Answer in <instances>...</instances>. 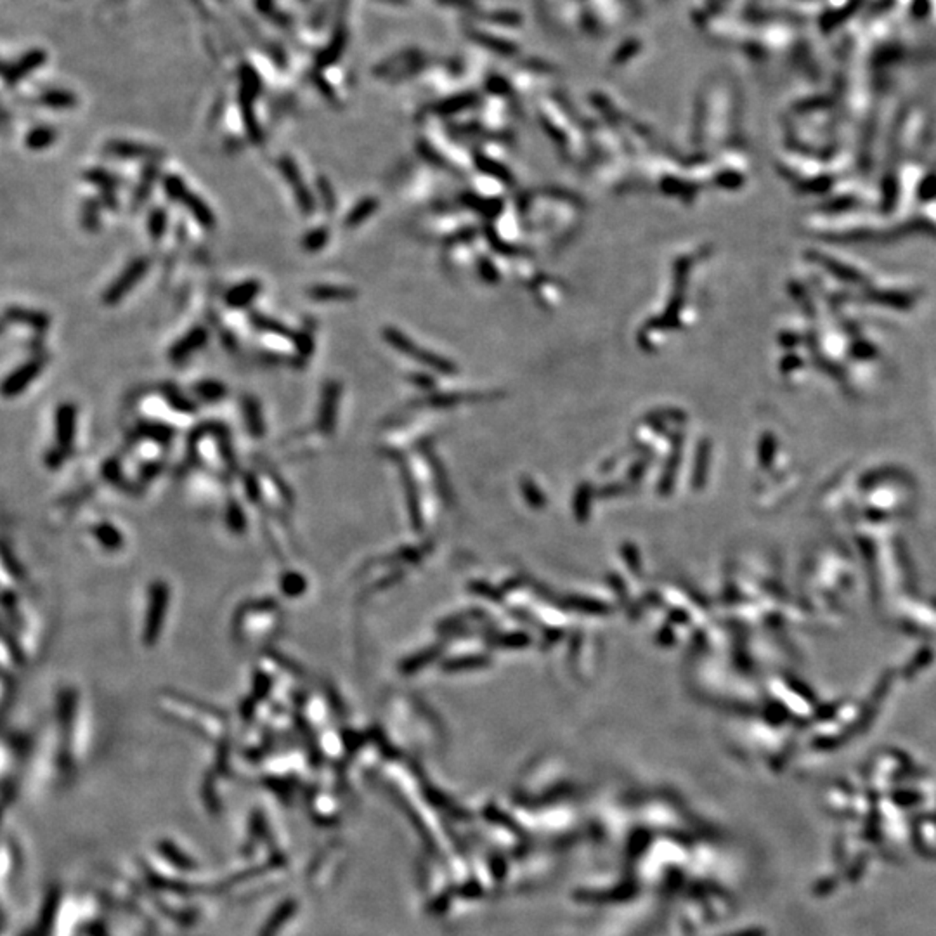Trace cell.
<instances>
[{
    "label": "cell",
    "mask_w": 936,
    "mask_h": 936,
    "mask_svg": "<svg viewBox=\"0 0 936 936\" xmlns=\"http://www.w3.org/2000/svg\"><path fill=\"white\" fill-rule=\"evenodd\" d=\"M54 432L58 448L51 449L47 461L51 465L61 463L63 454L71 451L77 434V406L73 403H61L54 413Z\"/></svg>",
    "instance_id": "obj_1"
},
{
    "label": "cell",
    "mask_w": 936,
    "mask_h": 936,
    "mask_svg": "<svg viewBox=\"0 0 936 936\" xmlns=\"http://www.w3.org/2000/svg\"><path fill=\"white\" fill-rule=\"evenodd\" d=\"M151 262L147 257H135L134 260H130L127 267L116 276L115 281L102 291V304L108 307L118 305L134 290L135 285L141 281L144 276L147 274Z\"/></svg>",
    "instance_id": "obj_2"
},
{
    "label": "cell",
    "mask_w": 936,
    "mask_h": 936,
    "mask_svg": "<svg viewBox=\"0 0 936 936\" xmlns=\"http://www.w3.org/2000/svg\"><path fill=\"white\" fill-rule=\"evenodd\" d=\"M278 169L279 172H281L283 179H285L286 184L290 186L291 193H293L298 210H300L305 217L312 215L317 207L316 195H314L312 189L309 188V184L305 183L304 177H302V172L300 169H298L297 162H295L290 154H283V157H279L278 160Z\"/></svg>",
    "instance_id": "obj_3"
},
{
    "label": "cell",
    "mask_w": 936,
    "mask_h": 936,
    "mask_svg": "<svg viewBox=\"0 0 936 936\" xmlns=\"http://www.w3.org/2000/svg\"><path fill=\"white\" fill-rule=\"evenodd\" d=\"M45 367V359L37 355V358L28 359L23 365H20L16 370L11 371L6 378H4L2 384V394L4 397L7 399H13V397H18L20 394L25 392L33 382L39 378V375L44 371Z\"/></svg>",
    "instance_id": "obj_4"
},
{
    "label": "cell",
    "mask_w": 936,
    "mask_h": 936,
    "mask_svg": "<svg viewBox=\"0 0 936 936\" xmlns=\"http://www.w3.org/2000/svg\"><path fill=\"white\" fill-rule=\"evenodd\" d=\"M104 153L109 157L122 158V160H146L158 162L163 157V151L147 144L127 141V139H111L104 144Z\"/></svg>",
    "instance_id": "obj_5"
},
{
    "label": "cell",
    "mask_w": 936,
    "mask_h": 936,
    "mask_svg": "<svg viewBox=\"0 0 936 936\" xmlns=\"http://www.w3.org/2000/svg\"><path fill=\"white\" fill-rule=\"evenodd\" d=\"M208 329L202 324L193 326L191 329L184 333L179 340L172 344L169 348V359L172 363H184L186 359L191 358L193 354H196L198 351L208 344Z\"/></svg>",
    "instance_id": "obj_6"
},
{
    "label": "cell",
    "mask_w": 936,
    "mask_h": 936,
    "mask_svg": "<svg viewBox=\"0 0 936 936\" xmlns=\"http://www.w3.org/2000/svg\"><path fill=\"white\" fill-rule=\"evenodd\" d=\"M340 394H342V387L335 380H329L321 392V403L320 409H317V428L323 434H332L335 430Z\"/></svg>",
    "instance_id": "obj_7"
},
{
    "label": "cell",
    "mask_w": 936,
    "mask_h": 936,
    "mask_svg": "<svg viewBox=\"0 0 936 936\" xmlns=\"http://www.w3.org/2000/svg\"><path fill=\"white\" fill-rule=\"evenodd\" d=\"M4 317H6V323L25 326V328H30L32 332L39 333V335L47 332L49 326H51L49 314H45L44 310L28 309V307L23 305H9L6 312H4Z\"/></svg>",
    "instance_id": "obj_8"
},
{
    "label": "cell",
    "mask_w": 936,
    "mask_h": 936,
    "mask_svg": "<svg viewBox=\"0 0 936 936\" xmlns=\"http://www.w3.org/2000/svg\"><path fill=\"white\" fill-rule=\"evenodd\" d=\"M384 336H385V340H387V342L390 344V346H392L394 348H397V351H401L403 354L411 355V358H418L420 361L425 363V365H432V366L437 367V370H441V371H451V370H453L449 363L441 361V359H437V358H432L428 352L420 351L418 347L413 346L411 340H409L408 336L404 335V333H401L399 329L385 328Z\"/></svg>",
    "instance_id": "obj_9"
},
{
    "label": "cell",
    "mask_w": 936,
    "mask_h": 936,
    "mask_svg": "<svg viewBox=\"0 0 936 936\" xmlns=\"http://www.w3.org/2000/svg\"><path fill=\"white\" fill-rule=\"evenodd\" d=\"M260 291H262L260 281H257V279H246V281L238 283V285L231 286L229 290L226 291L224 304L233 310L246 309V307L253 304V300L259 297Z\"/></svg>",
    "instance_id": "obj_10"
},
{
    "label": "cell",
    "mask_w": 936,
    "mask_h": 936,
    "mask_svg": "<svg viewBox=\"0 0 936 936\" xmlns=\"http://www.w3.org/2000/svg\"><path fill=\"white\" fill-rule=\"evenodd\" d=\"M181 205H183L186 210L189 212V215H191L203 229L207 231L215 229V226H217V219H215V214L214 210H212L210 205L205 202L202 196L196 195V193L188 191L183 196V200H181Z\"/></svg>",
    "instance_id": "obj_11"
},
{
    "label": "cell",
    "mask_w": 936,
    "mask_h": 936,
    "mask_svg": "<svg viewBox=\"0 0 936 936\" xmlns=\"http://www.w3.org/2000/svg\"><path fill=\"white\" fill-rule=\"evenodd\" d=\"M160 166H158V162H150L144 165L141 177H139V183L135 186L134 193H132V208L138 210L141 208L144 203L150 200L151 193H153L154 184L158 183L160 179Z\"/></svg>",
    "instance_id": "obj_12"
},
{
    "label": "cell",
    "mask_w": 936,
    "mask_h": 936,
    "mask_svg": "<svg viewBox=\"0 0 936 936\" xmlns=\"http://www.w3.org/2000/svg\"><path fill=\"white\" fill-rule=\"evenodd\" d=\"M314 302H351L358 297V291L351 286L340 285H314L307 290Z\"/></svg>",
    "instance_id": "obj_13"
},
{
    "label": "cell",
    "mask_w": 936,
    "mask_h": 936,
    "mask_svg": "<svg viewBox=\"0 0 936 936\" xmlns=\"http://www.w3.org/2000/svg\"><path fill=\"white\" fill-rule=\"evenodd\" d=\"M241 411H243L246 430H248L253 437L257 439L262 437L265 434V420L259 401H257L253 396H245L243 399H241Z\"/></svg>",
    "instance_id": "obj_14"
},
{
    "label": "cell",
    "mask_w": 936,
    "mask_h": 936,
    "mask_svg": "<svg viewBox=\"0 0 936 936\" xmlns=\"http://www.w3.org/2000/svg\"><path fill=\"white\" fill-rule=\"evenodd\" d=\"M193 397L202 403H208L214 404L219 403V401L226 399L227 396V387L226 384H222L221 380H214V378H203V380H198L196 384H193L191 387Z\"/></svg>",
    "instance_id": "obj_15"
},
{
    "label": "cell",
    "mask_w": 936,
    "mask_h": 936,
    "mask_svg": "<svg viewBox=\"0 0 936 936\" xmlns=\"http://www.w3.org/2000/svg\"><path fill=\"white\" fill-rule=\"evenodd\" d=\"M250 323H252L253 328L259 329V332L267 333V335L279 336V339L291 340V336H293V333H295V329H291L290 326H286L285 323H281V321L276 320V317H271V316H267V314H262V312H252V314H250Z\"/></svg>",
    "instance_id": "obj_16"
},
{
    "label": "cell",
    "mask_w": 936,
    "mask_h": 936,
    "mask_svg": "<svg viewBox=\"0 0 936 936\" xmlns=\"http://www.w3.org/2000/svg\"><path fill=\"white\" fill-rule=\"evenodd\" d=\"M56 139H58V132L54 128L49 127V125H37V127L30 128L26 132L23 142H25L26 150L30 151H45L56 142Z\"/></svg>",
    "instance_id": "obj_17"
},
{
    "label": "cell",
    "mask_w": 936,
    "mask_h": 936,
    "mask_svg": "<svg viewBox=\"0 0 936 936\" xmlns=\"http://www.w3.org/2000/svg\"><path fill=\"white\" fill-rule=\"evenodd\" d=\"M162 396L165 397L166 404L174 409V411L184 413V415H195L198 411V406H196L195 401L191 397H188L186 394L181 390L177 385L174 384H165L162 387Z\"/></svg>",
    "instance_id": "obj_18"
},
{
    "label": "cell",
    "mask_w": 936,
    "mask_h": 936,
    "mask_svg": "<svg viewBox=\"0 0 936 936\" xmlns=\"http://www.w3.org/2000/svg\"><path fill=\"white\" fill-rule=\"evenodd\" d=\"M39 104L44 108L63 111V109H71L77 106V96L70 90L49 89L39 96Z\"/></svg>",
    "instance_id": "obj_19"
},
{
    "label": "cell",
    "mask_w": 936,
    "mask_h": 936,
    "mask_svg": "<svg viewBox=\"0 0 936 936\" xmlns=\"http://www.w3.org/2000/svg\"><path fill=\"white\" fill-rule=\"evenodd\" d=\"M291 346H293L295 351V358H297L298 365H305L314 354V348H316V342H314V335L309 332V329H297L291 336Z\"/></svg>",
    "instance_id": "obj_20"
},
{
    "label": "cell",
    "mask_w": 936,
    "mask_h": 936,
    "mask_svg": "<svg viewBox=\"0 0 936 936\" xmlns=\"http://www.w3.org/2000/svg\"><path fill=\"white\" fill-rule=\"evenodd\" d=\"M83 179L87 181L89 184L96 186L97 189L101 191H116L120 186V179L111 174L109 170L101 169V166H92V169L85 170L83 172Z\"/></svg>",
    "instance_id": "obj_21"
},
{
    "label": "cell",
    "mask_w": 936,
    "mask_h": 936,
    "mask_svg": "<svg viewBox=\"0 0 936 936\" xmlns=\"http://www.w3.org/2000/svg\"><path fill=\"white\" fill-rule=\"evenodd\" d=\"M146 227L151 240L160 241L166 234V229H169V212L163 207L151 208L146 219Z\"/></svg>",
    "instance_id": "obj_22"
},
{
    "label": "cell",
    "mask_w": 936,
    "mask_h": 936,
    "mask_svg": "<svg viewBox=\"0 0 936 936\" xmlns=\"http://www.w3.org/2000/svg\"><path fill=\"white\" fill-rule=\"evenodd\" d=\"M329 236H332V234H329V229L326 226L312 227V229L307 231L304 236H302L300 240L302 250L307 253L321 252V250H324L326 245L329 243Z\"/></svg>",
    "instance_id": "obj_23"
},
{
    "label": "cell",
    "mask_w": 936,
    "mask_h": 936,
    "mask_svg": "<svg viewBox=\"0 0 936 936\" xmlns=\"http://www.w3.org/2000/svg\"><path fill=\"white\" fill-rule=\"evenodd\" d=\"M377 208H378L377 198L361 200V202L355 205V207H352V210L348 212L346 221H344V226L348 227V229H354V227L363 224L373 212H377Z\"/></svg>",
    "instance_id": "obj_24"
},
{
    "label": "cell",
    "mask_w": 936,
    "mask_h": 936,
    "mask_svg": "<svg viewBox=\"0 0 936 936\" xmlns=\"http://www.w3.org/2000/svg\"><path fill=\"white\" fill-rule=\"evenodd\" d=\"M101 200L89 198L82 205V226L83 229L96 233L101 226Z\"/></svg>",
    "instance_id": "obj_25"
},
{
    "label": "cell",
    "mask_w": 936,
    "mask_h": 936,
    "mask_svg": "<svg viewBox=\"0 0 936 936\" xmlns=\"http://www.w3.org/2000/svg\"><path fill=\"white\" fill-rule=\"evenodd\" d=\"M162 188L163 193H165L166 198L174 203H181L183 196L189 191L188 184L183 177L176 176V174H166V176L162 177Z\"/></svg>",
    "instance_id": "obj_26"
},
{
    "label": "cell",
    "mask_w": 936,
    "mask_h": 936,
    "mask_svg": "<svg viewBox=\"0 0 936 936\" xmlns=\"http://www.w3.org/2000/svg\"><path fill=\"white\" fill-rule=\"evenodd\" d=\"M314 188H316V195L320 198L321 207H323L324 212L332 214V212L336 210V195L335 189H333L332 183L326 176H317L316 183H314Z\"/></svg>",
    "instance_id": "obj_27"
}]
</instances>
